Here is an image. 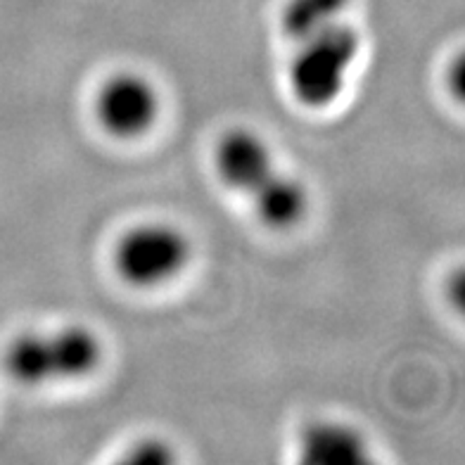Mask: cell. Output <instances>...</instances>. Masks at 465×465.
<instances>
[{
	"instance_id": "cell-1",
	"label": "cell",
	"mask_w": 465,
	"mask_h": 465,
	"mask_svg": "<svg viewBox=\"0 0 465 465\" xmlns=\"http://www.w3.org/2000/svg\"><path fill=\"white\" fill-rule=\"evenodd\" d=\"M100 354L98 337L86 328H67L50 337L22 335L7 349L5 371L25 385L84 378L98 366Z\"/></svg>"
},
{
	"instance_id": "cell-2",
	"label": "cell",
	"mask_w": 465,
	"mask_h": 465,
	"mask_svg": "<svg viewBox=\"0 0 465 465\" xmlns=\"http://www.w3.org/2000/svg\"><path fill=\"white\" fill-rule=\"evenodd\" d=\"M359 53L354 29L332 22L323 31L302 41L292 62V93L306 107H325L342 93L347 72Z\"/></svg>"
},
{
	"instance_id": "cell-3",
	"label": "cell",
	"mask_w": 465,
	"mask_h": 465,
	"mask_svg": "<svg viewBox=\"0 0 465 465\" xmlns=\"http://www.w3.org/2000/svg\"><path fill=\"white\" fill-rule=\"evenodd\" d=\"M188 262V240L172 226L150 223L126 232L114 252L119 276L138 288H153L173 278Z\"/></svg>"
},
{
	"instance_id": "cell-4",
	"label": "cell",
	"mask_w": 465,
	"mask_h": 465,
	"mask_svg": "<svg viewBox=\"0 0 465 465\" xmlns=\"http://www.w3.org/2000/svg\"><path fill=\"white\" fill-rule=\"evenodd\" d=\"M160 100L153 84L138 74H119L100 88L95 114L104 131L119 138L145 134L157 119Z\"/></svg>"
},
{
	"instance_id": "cell-5",
	"label": "cell",
	"mask_w": 465,
	"mask_h": 465,
	"mask_svg": "<svg viewBox=\"0 0 465 465\" xmlns=\"http://www.w3.org/2000/svg\"><path fill=\"white\" fill-rule=\"evenodd\" d=\"M216 169L223 183L242 193H252L273 172L269 147L250 131H232L219 143Z\"/></svg>"
},
{
	"instance_id": "cell-6",
	"label": "cell",
	"mask_w": 465,
	"mask_h": 465,
	"mask_svg": "<svg viewBox=\"0 0 465 465\" xmlns=\"http://www.w3.org/2000/svg\"><path fill=\"white\" fill-rule=\"evenodd\" d=\"M302 459L306 463L335 465V463H359L368 459L366 444L356 430L347 425H331L319 422L312 425L302 435Z\"/></svg>"
},
{
	"instance_id": "cell-7",
	"label": "cell",
	"mask_w": 465,
	"mask_h": 465,
	"mask_svg": "<svg viewBox=\"0 0 465 465\" xmlns=\"http://www.w3.org/2000/svg\"><path fill=\"white\" fill-rule=\"evenodd\" d=\"M259 219L271 228H288L300 221L306 209V190L300 181L271 172L262 183L250 193Z\"/></svg>"
},
{
	"instance_id": "cell-8",
	"label": "cell",
	"mask_w": 465,
	"mask_h": 465,
	"mask_svg": "<svg viewBox=\"0 0 465 465\" xmlns=\"http://www.w3.org/2000/svg\"><path fill=\"white\" fill-rule=\"evenodd\" d=\"M347 0H290L282 13V29L294 41H306L337 22Z\"/></svg>"
},
{
	"instance_id": "cell-9",
	"label": "cell",
	"mask_w": 465,
	"mask_h": 465,
	"mask_svg": "<svg viewBox=\"0 0 465 465\" xmlns=\"http://www.w3.org/2000/svg\"><path fill=\"white\" fill-rule=\"evenodd\" d=\"M129 459L135 460V463H166V460L173 459V453L162 441H141L131 451Z\"/></svg>"
}]
</instances>
